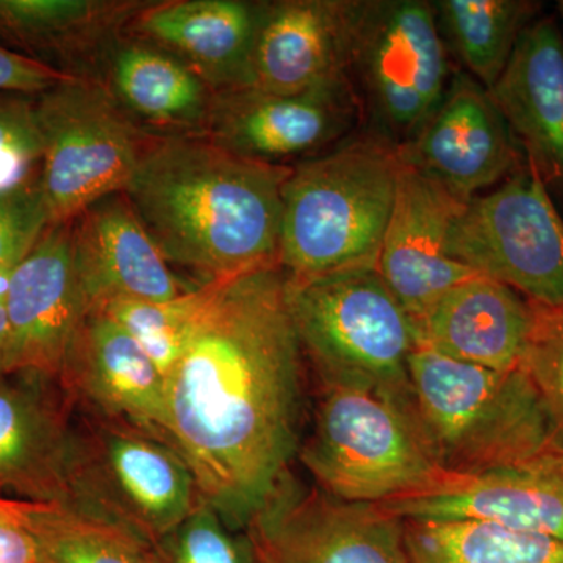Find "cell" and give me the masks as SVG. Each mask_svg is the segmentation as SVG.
Returning a JSON list of instances; mask_svg holds the SVG:
<instances>
[{
	"mask_svg": "<svg viewBox=\"0 0 563 563\" xmlns=\"http://www.w3.org/2000/svg\"><path fill=\"white\" fill-rule=\"evenodd\" d=\"M22 504L40 563H162L154 544L62 504Z\"/></svg>",
	"mask_w": 563,
	"mask_h": 563,
	"instance_id": "obj_28",
	"label": "cell"
},
{
	"mask_svg": "<svg viewBox=\"0 0 563 563\" xmlns=\"http://www.w3.org/2000/svg\"><path fill=\"white\" fill-rule=\"evenodd\" d=\"M43 136L38 180L51 225L76 220L107 196L124 191L147 136L101 85L63 81L35 98Z\"/></svg>",
	"mask_w": 563,
	"mask_h": 563,
	"instance_id": "obj_9",
	"label": "cell"
},
{
	"mask_svg": "<svg viewBox=\"0 0 563 563\" xmlns=\"http://www.w3.org/2000/svg\"><path fill=\"white\" fill-rule=\"evenodd\" d=\"M247 532L258 563H410L401 518L306 487L295 474Z\"/></svg>",
	"mask_w": 563,
	"mask_h": 563,
	"instance_id": "obj_11",
	"label": "cell"
},
{
	"mask_svg": "<svg viewBox=\"0 0 563 563\" xmlns=\"http://www.w3.org/2000/svg\"><path fill=\"white\" fill-rule=\"evenodd\" d=\"M291 169L240 157L207 136H147L122 192L169 265L209 284L279 265Z\"/></svg>",
	"mask_w": 563,
	"mask_h": 563,
	"instance_id": "obj_2",
	"label": "cell"
},
{
	"mask_svg": "<svg viewBox=\"0 0 563 563\" xmlns=\"http://www.w3.org/2000/svg\"><path fill=\"white\" fill-rule=\"evenodd\" d=\"M402 166L399 147L363 129L292 165L279 250L288 279L376 268Z\"/></svg>",
	"mask_w": 563,
	"mask_h": 563,
	"instance_id": "obj_3",
	"label": "cell"
},
{
	"mask_svg": "<svg viewBox=\"0 0 563 563\" xmlns=\"http://www.w3.org/2000/svg\"><path fill=\"white\" fill-rule=\"evenodd\" d=\"M0 563H40L38 542L18 499L0 498Z\"/></svg>",
	"mask_w": 563,
	"mask_h": 563,
	"instance_id": "obj_35",
	"label": "cell"
},
{
	"mask_svg": "<svg viewBox=\"0 0 563 563\" xmlns=\"http://www.w3.org/2000/svg\"><path fill=\"white\" fill-rule=\"evenodd\" d=\"M74 435V402L41 377L0 380V498L65 504Z\"/></svg>",
	"mask_w": 563,
	"mask_h": 563,
	"instance_id": "obj_17",
	"label": "cell"
},
{
	"mask_svg": "<svg viewBox=\"0 0 563 563\" xmlns=\"http://www.w3.org/2000/svg\"><path fill=\"white\" fill-rule=\"evenodd\" d=\"M202 292L203 285L173 301L120 299L98 310L131 333L166 379L184 352Z\"/></svg>",
	"mask_w": 563,
	"mask_h": 563,
	"instance_id": "obj_29",
	"label": "cell"
},
{
	"mask_svg": "<svg viewBox=\"0 0 563 563\" xmlns=\"http://www.w3.org/2000/svg\"><path fill=\"white\" fill-rule=\"evenodd\" d=\"M361 0L263 2L251 87L296 95L346 77Z\"/></svg>",
	"mask_w": 563,
	"mask_h": 563,
	"instance_id": "obj_19",
	"label": "cell"
},
{
	"mask_svg": "<svg viewBox=\"0 0 563 563\" xmlns=\"http://www.w3.org/2000/svg\"><path fill=\"white\" fill-rule=\"evenodd\" d=\"M73 243L90 312L120 299L173 301L201 287L174 272L124 192L81 211L73 221Z\"/></svg>",
	"mask_w": 563,
	"mask_h": 563,
	"instance_id": "obj_18",
	"label": "cell"
},
{
	"mask_svg": "<svg viewBox=\"0 0 563 563\" xmlns=\"http://www.w3.org/2000/svg\"><path fill=\"white\" fill-rule=\"evenodd\" d=\"M91 81L152 139L206 136L214 91L185 63L125 32L103 54Z\"/></svg>",
	"mask_w": 563,
	"mask_h": 563,
	"instance_id": "obj_21",
	"label": "cell"
},
{
	"mask_svg": "<svg viewBox=\"0 0 563 563\" xmlns=\"http://www.w3.org/2000/svg\"><path fill=\"white\" fill-rule=\"evenodd\" d=\"M203 503L188 463L158 437L74 404L70 507L154 544Z\"/></svg>",
	"mask_w": 563,
	"mask_h": 563,
	"instance_id": "obj_6",
	"label": "cell"
},
{
	"mask_svg": "<svg viewBox=\"0 0 563 563\" xmlns=\"http://www.w3.org/2000/svg\"><path fill=\"white\" fill-rule=\"evenodd\" d=\"M3 301L10 376L60 384L70 343L90 313L74 258L73 221L46 229L11 273Z\"/></svg>",
	"mask_w": 563,
	"mask_h": 563,
	"instance_id": "obj_13",
	"label": "cell"
},
{
	"mask_svg": "<svg viewBox=\"0 0 563 563\" xmlns=\"http://www.w3.org/2000/svg\"><path fill=\"white\" fill-rule=\"evenodd\" d=\"M10 276L0 274V380L9 377V325H7L5 292Z\"/></svg>",
	"mask_w": 563,
	"mask_h": 563,
	"instance_id": "obj_36",
	"label": "cell"
},
{
	"mask_svg": "<svg viewBox=\"0 0 563 563\" xmlns=\"http://www.w3.org/2000/svg\"><path fill=\"white\" fill-rule=\"evenodd\" d=\"M361 129V103L346 76L296 95L254 88L218 92L206 136L240 157L292 166Z\"/></svg>",
	"mask_w": 563,
	"mask_h": 563,
	"instance_id": "obj_12",
	"label": "cell"
},
{
	"mask_svg": "<svg viewBox=\"0 0 563 563\" xmlns=\"http://www.w3.org/2000/svg\"><path fill=\"white\" fill-rule=\"evenodd\" d=\"M60 385L76 406L128 422L168 443L165 377L109 314L92 310L80 322Z\"/></svg>",
	"mask_w": 563,
	"mask_h": 563,
	"instance_id": "obj_20",
	"label": "cell"
},
{
	"mask_svg": "<svg viewBox=\"0 0 563 563\" xmlns=\"http://www.w3.org/2000/svg\"><path fill=\"white\" fill-rule=\"evenodd\" d=\"M141 0H0V43L76 79L91 80Z\"/></svg>",
	"mask_w": 563,
	"mask_h": 563,
	"instance_id": "obj_25",
	"label": "cell"
},
{
	"mask_svg": "<svg viewBox=\"0 0 563 563\" xmlns=\"http://www.w3.org/2000/svg\"><path fill=\"white\" fill-rule=\"evenodd\" d=\"M410 563H563V540L481 520H402Z\"/></svg>",
	"mask_w": 563,
	"mask_h": 563,
	"instance_id": "obj_27",
	"label": "cell"
},
{
	"mask_svg": "<svg viewBox=\"0 0 563 563\" xmlns=\"http://www.w3.org/2000/svg\"><path fill=\"white\" fill-rule=\"evenodd\" d=\"M448 252L528 301L563 306V218L550 188L526 162L495 190L466 201Z\"/></svg>",
	"mask_w": 563,
	"mask_h": 563,
	"instance_id": "obj_10",
	"label": "cell"
},
{
	"mask_svg": "<svg viewBox=\"0 0 563 563\" xmlns=\"http://www.w3.org/2000/svg\"><path fill=\"white\" fill-rule=\"evenodd\" d=\"M287 298L314 377L357 380L413 402L409 361L417 331L376 268L287 277Z\"/></svg>",
	"mask_w": 563,
	"mask_h": 563,
	"instance_id": "obj_7",
	"label": "cell"
},
{
	"mask_svg": "<svg viewBox=\"0 0 563 563\" xmlns=\"http://www.w3.org/2000/svg\"><path fill=\"white\" fill-rule=\"evenodd\" d=\"M465 203L439 181L402 166L376 269L413 322L477 274L448 252L451 228Z\"/></svg>",
	"mask_w": 563,
	"mask_h": 563,
	"instance_id": "obj_15",
	"label": "cell"
},
{
	"mask_svg": "<svg viewBox=\"0 0 563 563\" xmlns=\"http://www.w3.org/2000/svg\"><path fill=\"white\" fill-rule=\"evenodd\" d=\"M401 520H481L563 540V442L440 490L377 504Z\"/></svg>",
	"mask_w": 563,
	"mask_h": 563,
	"instance_id": "obj_16",
	"label": "cell"
},
{
	"mask_svg": "<svg viewBox=\"0 0 563 563\" xmlns=\"http://www.w3.org/2000/svg\"><path fill=\"white\" fill-rule=\"evenodd\" d=\"M306 357L279 265L203 284L166 376V439L203 503L247 531L292 474L302 442Z\"/></svg>",
	"mask_w": 563,
	"mask_h": 563,
	"instance_id": "obj_1",
	"label": "cell"
},
{
	"mask_svg": "<svg viewBox=\"0 0 563 563\" xmlns=\"http://www.w3.org/2000/svg\"><path fill=\"white\" fill-rule=\"evenodd\" d=\"M437 24L451 60L485 90L501 77L521 33L539 18L532 0H437Z\"/></svg>",
	"mask_w": 563,
	"mask_h": 563,
	"instance_id": "obj_26",
	"label": "cell"
},
{
	"mask_svg": "<svg viewBox=\"0 0 563 563\" xmlns=\"http://www.w3.org/2000/svg\"><path fill=\"white\" fill-rule=\"evenodd\" d=\"M41 161L43 136L35 98L0 95V191L36 176Z\"/></svg>",
	"mask_w": 563,
	"mask_h": 563,
	"instance_id": "obj_32",
	"label": "cell"
},
{
	"mask_svg": "<svg viewBox=\"0 0 563 563\" xmlns=\"http://www.w3.org/2000/svg\"><path fill=\"white\" fill-rule=\"evenodd\" d=\"M558 10H559V13H561V16L563 20V0H561V2H558Z\"/></svg>",
	"mask_w": 563,
	"mask_h": 563,
	"instance_id": "obj_37",
	"label": "cell"
},
{
	"mask_svg": "<svg viewBox=\"0 0 563 563\" xmlns=\"http://www.w3.org/2000/svg\"><path fill=\"white\" fill-rule=\"evenodd\" d=\"M428 0H361L346 74L362 129L406 146L442 102L454 68Z\"/></svg>",
	"mask_w": 563,
	"mask_h": 563,
	"instance_id": "obj_8",
	"label": "cell"
},
{
	"mask_svg": "<svg viewBox=\"0 0 563 563\" xmlns=\"http://www.w3.org/2000/svg\"><path fill=\"white\" fill-rule=\"evenodd\" d=\"M409 376L422 435L450 476H479L561 442L521 368H484L418 344Z\"/></svg>",
	"mask_w": 563,
	"mask_h": 563,
	"instance_id": "obj_5",
	"label": "cell"
},
{
	"mask_svg": "<svg viewBox=\"0 0 563 563\" xmlns=\"http://www.w3.org/2000/svg\"><path fill=\"white\" fill-rule=\"evenodd\" d=\"M49 225L38 174L0 191V274L13 272Z\"/></svg>",
	"mask_w": 563,
	"mask_h": 563,
	"instance_id": "obj_33",
	"label": "cell"
},
{
	"mask_svg": "<svg viewBox=\"0 0 563 563\" xmlns=\"http://www.w3.org/2000/svg\"><path fill=\"white\" fill-rule=\"evenodd\" d=\"M162 563H258L250 532L236 531L202 503L154 543Z\"/></svg>",
	"mask_w": 563,
	"mask_h": 563,
	"instance_id": "obj_30",
	"label": "cell"
},
{
	"mask_svg": "<svg viewBox=\"0 0 563 563\" xmlns=\"http://www.w3.org/2000/svg\"><path fill=\"white\" fill-rule=\"evenodd\" d=\"M76 79L0 44V95L36 98L63 81Z\"/></svg>",
	"mask_w": 563,
	"mask_h": 563,
	"instance_id": "obj_34",
	"label": "cell"
},
{
	"mask_svg": "<svg viewBox=\"0 0 563 563\" xmlns=\"http://www.w3.org/2000/svg\"><path fill=\"white\" fill-rule=\"evenodd\" d=\"M314 384L312 426L298 462L322 492L384 504L454 479L426 442L413 402L357 380L314 377Z\"/></svg>",
	"mask_w": 563,
	"mask_h": 563,
	"instance_id": "obj_4",
	"label": "cell"
},
{
	"mask_svg": "<svg viewBox=\"0 0 563 563\" xmlns=\"http://www.w3.org/2000/svg\"><path fill=\"white\" fill-rule=\"evenodd\" d=\"M531 306L532 325L521 369L539 393L563 442V306Z\"/></svg>",
	"mask_w": 563,
	"mask_h": 563,
	"instance_id": "obj_31",
	"label": "cell"
},
{
	"mask_svg": "<svg viewBox=\"0 0 563 563\" xmlns=\"http://www.w3.org/2000/svg\"><path fill=\"white\" fill-rule=\"evenodd\" d=\"M418 344L484 368H521L532 325V306L512 288L470 277L444 292L415 321Z\"/></svg>",
	"mask_w": 563,
	"mask_h": 563,
	"instance_id": "obj_24",
	"label": "cell"
},
{
	"mask_svg": "<svg viewBox=\"0 0 563 563\" xmlns=\"http://www.w3.org/2000/svg\"><path fill=\"white\" fill-rule=\"evenodd\" d=\"M263 2L162 0L147 2L129 33L162 47L214 91L251 87V60Z\"/></svg>",
	"mask_w": 563,
	"mask_h": 563,
	"instance_id": "obj_22",
	"label": "cell"
},
{
	"mask_svg": "<svg viewBox=\"0 0 563 563\" xmlns=\"http://www.w3.org/2000/svg\"><path fill=\"white\" fill-rule=\"evenodd\" d=\"M399 154L404 165L463 201L501 184L525 162L488 91L459 68L442 102Z\"/></svg>",
	"mask_w": 563,
	"mask_h": 563,
	"instance_id": "obj_14",
	"label": "cell"
},
{
	"mask_svg": "<svg viewBox=\"0 0 563 563\" xmlns=\"http://www.w3.org/2000/svg\"><path fill=\"white\" fill-rule=\"evenodd\" d=\"M488 95L512 132L525 162L548 188L563 192V33L537 18Z\"/></svg>",
	"mask_w": 563,
	"mask_h": 563,
	"instance_id": "obj_23",
	"label": "cell"
}]
</instances>
